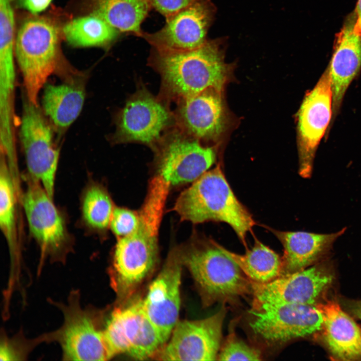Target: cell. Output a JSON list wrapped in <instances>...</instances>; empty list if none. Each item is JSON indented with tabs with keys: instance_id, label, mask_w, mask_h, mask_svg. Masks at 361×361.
Masks as SVG:
<instances>
[{
	"instance_id": "6da1fadb",
	"label": "cell",
	"mask_w": 361,
	"mask_h": 361,
	"mask_svg": "<svg viewBox=\"0 0 361 361\" xmlns=\"http://www.w3.org/2000/svg\"><path fill=\"white\" fill-rule=\"evenodd\" d=\"M227 40L208 39L200 47L188 50H162L151 48L149 64L161 76L163 91L180 99L214 88L223 90L231 65L225 60Z\"/></svg>"
},
{
	"instance_id": "7a4b0ae2",
	"label": "cell",
	"mask_w": 361,
	"mask_h": 361,
	"mask_svg": "<svg viewBox=\"0 0 361 361\" xmlns=\"http://www.w3.org/2000/svg\"><path fill=\"white\" fill-rule=\"evenodd\" d=\"M182 220L193 224L224 222L246 245L247 233L255 225L252 215L238 200L220 167L206 171L183 191L174 206Z\"/></svg>"
},
{
	"instance_id": "3957f363",
	"label": "cell",
	"mask_w": 361,
	"mask_h": 361,
	"mask_svg": "<svg viewBox=\"0 0 361 361\" xmlns=\"http://www.w3.org/2000/svg\"><path fill=\"white\" fill-rule=\"evenodd\" d=\"M180 249L184 265L194 280L204 307L218 302L232 304L252 293L250 280L215 241L200 238Z\"/></svg>"
},
{
	"instance_id": "277c9868",
	"label": "cell",
	"mask_w": 361,
	"mask_h": 361,
	"mask_svg": "<svg viewBox=\"0 0 361 361\" xmlns=\"http://www.w3.org/2000/svg\"><path fill=\"white\" fill-rule=\"evenodd\" d=\"M60 32L52 20L34 17L25 20L16 35L15 56L21 70L24 93L38 104V96L51 75L60 78L73 68L63 60Z\"/></svg>"
},
{
	"instance_id": "5b68a950",
	"label": "cell",
	"mask_w": 361,
	"mask_h": 361,
	"mask_svg": "<svg viewBox=\"0 0 361 361\" xmlns=\"http://www.w3.org/2000/svg\"><path fill=\"white\" fill-rule=\"evenodd\" d=\"M160 225L139 217L138 226L133 232L118 238L110 278L120 303L128 299L154 269L157 259Z\"/></svg>"
},
{
	"instance_id": "8992f818",
	"label": "cell",
	"mask_w": 361,
	"mask_h": 361,
	"mask_svg": "<svg viewBox=\"0 0 361 361\" xmlns=\"http://www.w3.org/2000/svg\"><path fill=\"white\" fill-rule=\"evenodd\" d=\"M79 299V293L73 292L67 304H58L63 314V323L44 335L45 340L58 342L64 360H108L112 356L103 328L99 325L98 315L92 308H83Z\"/></svg>"
},
{
	"instance_id": "52a82bcc",
	"label": "cell",
	"mask_w": 361,
	"mask_h": 361,
	"mask_svg": "<svg viewBox=\"0 0 361 361\" xmlns=\"http://www.w3.org/2000/svg\"><path fill=\"white\" fill-rule=\"evenodd\" d=\"M55 133L42 108L24 93L20 137L28 174L37 180L53 199L60 156Z\"/></svg>"
},
{
	"instance_id": "ba28073f",
	"label": "cell",
	"mask_w": 361,
	"mask_h": 361,
	"mask_svg": "<svg viewBox=\"0 0 361 361\" xmlns=\"http://www.w3.org/2000/svg\"><path fill=\"white\" fill-rule=\"evenodd\" d=\"M20 198L30 233L43 258H64L72 247V238L63 214L42 185L29 174Z\"/></svg>"
},
{
	"instance_id": "9c48e42d",
	"label": "cell",
	"mask_w": 361,
	"mask_h": 361,
	"mask_svg": "<svg viewBox=\"0 0 361 361\" xmlns=\"http://www.w3.org/2000/svg\"><path fill=\"white\" fill-rule=\"evenodd\" d=\"M103 331L112 357L124 353L136 360H145L155 357L164 345L144 311L142 299L114 309Z\"/></svg>"
},
{
	"instance_id": "30bf717a",
	"label": "cell",
	"mask_w": 361,
	"mask_h": 361,
	"mask_svg": "<svg viewBox=\"0 0 361 361\" xmlns=\"http://www.w3.org/2000/svg\"><path fill=\"white\" fill-rule=\"evenodd\" d=\"M249 326L269 345L285 343L322 330L323 318L316 305L291 304L252 306Z\"/></svg>"
},
{
	"instance_id": "8fae6325",
	"label": "cell",
	"mask_w": 361,
	"mask_h": 361,
	"mask_svg": "<svg viewBox=\"0 0 361 361\" xmlns=\"http://www.w3.org/2000/svg\"><path fill=\"white\" fill-rule=\"evenodd\" d=\"M160 174L170 186L195 182L215 163L213 147L203 145L179 128L166 133L155 145Z\"/></svg>"
},
{
	"instance_id": "7c38bea8",
	"label": "cell",
	"mask_w": 361,
	"mask_h": 361,
	"mask_svg": "<svg viewBox=\"0 0 361 361\" xmlns=\"http://www.w3.org/2000/svg\"><path fill=\"white\" fill-rule=\"evenodd\" d=\"M174 117L160 100L146 88L139 89L120 110L113 140L119 143L138 142L154 147Z\"/></svg>"
},
{
	"instance_id": "4fadbf2b",
	"label": "cell",
	"mask_w": 361,
	"mask_h": 361,
	"mask_svg": "<svg viewBox=\"0 0 361 361\" xmlns=\"http://www.w3.org/2000/svg\"><path fill=\"white\" fill-rule=\"evenodd\" d=\"M225 306L196 320L178 321L155 357L161 360H216L222 345Z\"/></svg>"
},
{
	"instance_id": "5bb4252c",
	"label": "cell",
	"mask_w": 361,
	"mask_h": 361,
	"mask_svg": "<svg viewBox=\"0 0 361 361\" xmlns=\"http://www.w3.org/2000/svg\"><path fill=\"white\" fill-rule=\"evenodd\" d=\"M333 114L332 92L327 69L315 86L308 92L297 115L299 175L309 178L319 142Z\"/></svg>"
},
{
	"instance_id": "9a60e30c",
	"label": "cell",
	"mask_w": 361,
	"mask_h": 361,
	"mask_svg": "<svg viewBox=\"0 0 361 361\" xmlns=\"http://www.w3.org/2000/svg\"><path fill=\"white\" fill-rule=\"evenodd\" d=\"M216 8L212 0H195L166 18L164 26L153 33L144 32L141 37L152 48L162 50H192L207 41Z\"/></svg>"
},
{
	"instance_id": "2e32d148",
	"label": "cell",
	"mask_w": 361,
	"mask_h": 361,
	"mask_svg": "<svg viewBox=\"0 0 361 361\" xmlns=\"http://www.w3.org/2000/svg\"><path fill=\"white\" fill-rule=\"evenodd\" d=\"M183 265L180 249H172L142 299L144 311L164 344L178 322Z\"/></svg>"
},
{
	"instance_id": "e0dca14e",
	"label": "cell",
	"mask_w": 361,
	"mask_h": 361,
	"mask_svg": "<svg viewBox=\"0 0 361 361\" xmlns=\"http://www.w3.org/2000/svg\"><path fill=\"white\" fill-rule=\"evenodd\" d=\"M323 268L313 266L282 275L266 283L251 281L253 306L302 304L316 305L332 281Z\"/></svg>"
},
{
	"instance_id": "ac0fdd59",
	"label": "cell",
	"mask_w": 361,
	"mask_h": 361,
	"mask_svg": "<svg viewBox=\"0 0 361 361\" xmlns=\"http://www.w3.org/2000/svg\"><path fill=\"white\" fill-rule=\"evenodd\" d=\"M174 118L178 128L199 140L215 141L227 124L222 91L214 88L180 99Z\"/></svg>"
},
{
	"instance_id": "d6986e66",
	"label": "cell",
	"mask_w": 361,
	"mask_h": 361,
	"mask_svg": "<svg viewBox=\"0 0 361 361\" xmlns=\"http://www.w3.org/2000/svg\"><path fill=\"white\" fill-rule=\"evenodd\" d=\"M354 12L348 16L334 41L328 69L332 92L333 116L338 112L344 94L361 68V35L355 33Z\"/></svg>"
},
{
	"instance_id": "ffe728a7",
	"label": "cell",
	"mask_w": 361,
	"mask_h": 361,
	"mask_svg": "<svg viewBox=\"0 0 361 361\" xmlns=\"http://www.w3.org/2000/svg\"><path fill=\"white\" fill-rule=\"evenodd\" d=\"M84 73H78L62 80L61 84L46 83L42 109L59 135L75 121L83 107L85 97Z\"/></svg>"
},
{
	"instance_id": "44dd1931",
	"label": "cell",
	"mask_w": 361,
	"mask_h": 361,
	"mask_svg": "<svg viewBox=\"0 0 361 361\" xmlns=\"http://www.w3.org/2000/svg\"><path fill=\"white\" fill-rule=\"evenodd\" d=\"M270 230L283 247L282 275L306 268L320 258L344 233L346 228L329 234Z\"/></svg>"
},
{
	"instance_id": "7402d4cb",
	"label": "cell",
	"mask_w": 361,
	"mask_h": 361,
	"mask_svg": "<svg viewBox=\"0 0 361 361\" xmlns=\"http://www.w3.org/2000/svg\"><path fill=\"white\" fill-rule=\"evenodd\" d=\"M323 318V337L336 359H357L361 357V329L354 320L333 300L316 304Z\"/></svg>"
},
{
	"instance_id": "603a6c76",
	"label": "cell",
	"mask_w": 361,
	"mask_h": 361,
	"mask_svg": "<svg viewBox=\"0 0 361 361\" xmlns=\"http://www.w3.org/2000/svg\"><path fill=\"white\" fill-rule=\"evenodd\" d=\"M92 14L121 33L141 37V25L152 9L149 0H92Z\"/></svg>"
},
{
	"instance_id": "cb8c5ba5",
	"label": "cell",
	"mask_w": 361,
	"mask_h": 361,
	"mask_svg": "<svg viewBox=\"0 0 361 361\" xmlns=\"http://www.w3.org/2000/svg\"><path fill=\"white\" fill-rule=\"evenodd\" d=\"M219 247L253 282L266 283L281 274L282 257L256 238L253 247L247 249L244 254L231 252L220 244Z\"/></svg>"
},
{
	"instance_id": "d4e9b609",
	"label": "cell",
	"mask_w": 361,
	"mask_h": 361,
	"mask_svg": "<svg viewBox=\"0 0 361 361\" xmlns=\"http://www.w3.org/2000/svg\"><path fill=\"white\" fill-rule=\"evenodd\" d=\"M19 197L20 192L6 157L1 152L0 227L7 242L12 261L18 258L19 253L17 213V203Z\"/></svg>"
},
{
	"instance_id": "484cf974",
	"label": "cell",
	"mask_w": 361,
	"mask_h": 361,
	"mask_svg": "<svg viewBox=\"0 0 361 361\" xmlns=\"http://www.w3.org/2000/svg\"><path fill=\"white\" fill-rule=\"evenodd\" d=\"M62 32L68 44L77 48H108L121 34L104 19L93 14L72 20L64 26Z\"/></svg>"
},
{
	"instance_id": "4316f807",
	"label": "cell",
	"mask_w": 361,
	"mask_h": 361,
	"mask_svg": "<svg viewBox=\"0 0 361 361\" xmlns=\"http://www.w3.org/2000/svg\"><path fill=\"white\" fill-rule=\"evenodd\" d=\"M15 79L14 61L0 62V147L7 152L16 150Z\"/></svg>"
},
{
	"instance_id": "83f0119b",
	"label": "cell",
	"mask_w": 361,
	"mask_h": 361,
	"mask_svg": "<svg viewBox=\"0 0 361 361\" xmlns=\"http://www.w3.org/2000/svg\"><path fill=\"white\" fill-rule=\"evenodd\" d=\"M114 207L104 188L91 182L85 187L81 199V221L88 231L100 233L109 226Z\"/></svg>"
},
{
	"instance_id": "f1b7e54d",
	"label": "cell",
	"mask_w": 361,
	"mask_h": 361,
	"mask_svg": "<svg viewBox=\"0 0 361 361\" xmlns=\"http://www.w3.org/2000/svg\"><path fill=\"white\" fill-rule=\"evenodd\" d=\"M232 327L222 344L217 360H260L261 351L249 345L238 337Z\"/></svg>"
},
{
	"instance_id": "f546056e",
	"label": "cell",
	"mask_w": 361,
	"mask_h": 361,
	"mask_svg": "<svg viewBox=\"0 0 361 361\" xmlns=\"http://www.w3.org/2000/svg\"><path fill=\"white\" fill-rule=\"evenodd\" d=\"M138 224V213L123 208L114 207L109 227L118 238L127 236L133 232L137 229Z\"/></svg>"
},
{
	"instance_id": "4dcf8cb0",
	"label": "cell",
	"mask_w": 361,
	"mask_h": 361,
	"mask_svg": "<svg viewBox=\"0 0 361 361\" xmlns=\"http://www.w3.org/2000/svg\"><path fill=\"white\" fill-rule=\"evenodd\" d=\"M21 340L20 337L9 338L6 336L1 341L0 357L1 360H16L24 359L26 357L30 349V346L33 343H26Z\"/></svg>"
},
{
	"instance_id": "1f68e13d",
	"label": "cell",
	"mask_w": 361,
	"mask_h": 361,
	"mask_svg": "<svg viewBox=\"0 0 361 361\" xmlns=\"http://www.w3.org/2000/svg\"><path fill=\"white\" fill-rule=\"evenodd\" d=\"M195 0H149L152 9L165 18L189 6Z\"/></svg>"
},
{
	"instance_id": "d6a6232c",
	"label": "cell",
	"mask_w": 361,
	"mask_h": 361,
	"mask_svg": "<svg viewBox=\"0 0 361 361\" xmlns=\"http://www.w3.org/2000/svg\"><path fill=\"white\" fill-rule=\"evenodd\" d=\"M53 0H18L21 8L27 10L33 15L38 14L45 11Z\"/></svg>"
},
{
	"instance_id": "836d02e7",
	"label": "cell",
	"mask_w": 361,
	"mask_h": 361,
	"mask_svg": "<svg viewBox=\"0 0 361 361\" xmlns=\"http://www.w3.org/2000/svg\"><path fill=\"white\" fill-rule=\"evenodd\" d=\"M355 22L354 31L359 35H361V0H358L354 11Z\"/></svg>"
},
{
	"instance_id": "e575fe53",
	"label": "cell",
	"mask_w": 361,
	"mask_h": 361,
	"mask_svg": "<svg viewBox=\"0 0 361 361\" xmlns=\"http://www.w3.org/2000/svg\"><path fill=\"white\" fill-rule=\"evenodd\" d=\"M350 312L361 320V300L353 301L348 304Z\"/></svg>"
},
{
	"instance_id": "d590c367",
	"label": "cell",
	"mask_w": 361,
	"mask_h": 361,
	"mask_svg": "<svg viewBox=\"0 0 361 361\" xmlns=\"http://www.w3.org/2000/svg\"><path fill=\"white\" fill-rule=\"evenodd\" d=\"M360 351H361V342H360Z\"/></svg>"
}]
</instances>
